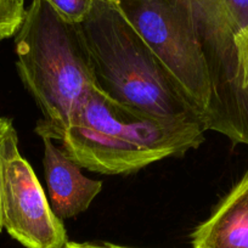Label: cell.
<instances>
[{
  "mask_svg": "<svg viewBox=\"0 0 248 248\" xmlns=\"http://www.w3.org/2000/svg\"><path fill=\"white\" fill-rule=\"evenodd\" d=\"M204 129L154 118L134 111L95 87L73 112L67 125L51 137L68 158L107 175L130 174L204 141Z\"/></svg>",
  "mask_w": 248,
  "mask_h": 248,
  "instance_id": "1",
  "label": "cell"
},
{
  "mask_svg": "<svg viewBox=\"0 0 248 248\" xmlns=\"http://www.w3.org/2000/svg\"><path fill=\"white\" fill-rule=\"evenodd\" d=\"M79 27L105 94L146 116L204 128L201 114L116 0H94Z\"/></svg>",
  "mask_w": 248,
  "mask_h": 248,
  "instance_id": "2",
  "label": "cell"
},
{
  "mask_svg": "<svg viewBox=\"0 0 248 248\" xmlns=\"http://www.w3.org/2000/svg\"><path fill=\"white\" fill-rule=\"evenodd\" d=\"M15 51L21 80L44 114L35 132L51 139L97 87L79 23L62 17L46 0H32L15 34Z\"/></svg>",
  "mask_w": 248,
  "mask_h": 248,
  "instance_id": "3",
  "label": "cell"
},
{
  "mask_svg": "<svg viewBox=\"0 0 248 248\" xmlns=\"http://www.w3.org/2000/svg\"><path fill=\"white\" fill-rule=\"evenodd\" d=\"M211 78L207 130L235 141L248 135V99L241 89L235 38L248 28V0H184Z\"/></svg>",
  "mask_w": 248,
  "mask_h": 248,
  "instance_id": "4",
  "label": "cell"
},
{
  "mask_svg": "<svg viewBox=\"0 0 248 248\" xmlns=\"http://www.w3.org/2000/svg\"><path fill=\"white\" fill-rule=\"evenodd\" d=\"M183 89L207 130L212 101L211 78L184 0H116Z\"/></svg>",
  "mask_w": 248,
  "mask_h": 248,
  "instance_id": "5",
  "label": "cell"
},
{
  "mask_svg": "<svg viewBox=\"0 0 248 248\" xmlns=\"http://www.w3.org/2000/svg\"><path fill=\"white\" fill-rule=\"evenodd\" d=\"M3 228L26 248H65L67 231L46 200L34 170L18 150L15 128L1 159Z\"/></svg>",
  "mask_w": 248,
  "mask_h": 248,
  "instance_id": "6",
  "label": "cell"
},
{
  "mask_svg": "<svg viewBox=\"0 0 248 248\" xmlns=\"http://www.w3.org/2000/svg\"><path fill=\"white\" fill-rule=\"evenodd\" d=\"M44 142V173L50 206L60 219H68L83 213L90 207L102 189V181L82 173V167L68 158L63 150L55 146L52 139Z\"/></svg>",
  "mask_w": 248,
  "mask_h": 248,
  "instance_id": "7",
  "label": "cell"
},
{
  "mask_svg": "<svg viewBox=\"0 0 248 248\" xmlns=\"http://www.w3.org/2000/svg\"><path fill=\"white\" fill-rule=\"evenodd\" d=\"M194 248H248V174L192 233Z\"/></svg>",
  "mask_w": 248,
  "mask_h": 248,
  "instance_id": "8",
  "label": "cell"
},
{
  "mask_svg": "<svg viewBox=\"0 0 248 248\" xmlns=\"http://www.w3.org/2000/svg\"><path fill=\"white\" fill-rule=\"evenodd\" d=\"M26 11L25 0H0V42L17 33Z\"/></svg>",
  "mask_w": 248,
  "mask_h": 248,
  "instance_id": "9",
  "label": "cell"
},
{
  "mask_svg": "<svg viewBox=\"0 0 248 248\" xmlns=\"http://www.w3.org/2000/svg\"><path fill=\"white\" fill-rule=\"evenodd\" d=\"M63 18L73 23H80L87 18L94 0H46Z\"/></svg>",
  "mask_w": 248,
  "mask_h": 248,
  "instance_id": "10",
  "label": "cell"
},
{
  "mask_svg": "<svg viewBox=\"0 0 248 248\" xmlns=\"http://www.w3.org/2000/svg\"><path fill=\"white\" fill-rule=\"evenodd\" d=\"M235 47L241 89L248 99V28L235 38Z\"/></svg>",
  "mask_w": 248,
  "mask_h": 248,
  "instance_id": "11",
  "label": "cell"
},
{
  "mask_svg": "<svg viewBox=\"0 0 248 248\" xmlns=\"http://www.w3.org/2000/svg\"><path fill=\"white\" fill-rule=\"evenodd\" d=\"M14 129L13 121L6 117H0V233L3 231V213H1V159H3L4 144L9 133Z\"/></svg>",
  "mask_w": 248,
  "mask_h": 248,
  "instance_id": "12",
  "label": "cell"
},
{
  "mask_svg": "<svg viewBox=\"0 0 248 248\" xmlns=\"http://www.w3.org/2000/svg\"><path fill=\"white\" fill-rule=\"evenodd\" d=\"M65 248H133V247L111 245V243H102V245H97V243H89V242H67V245L65 246Z\"/></svg>",
  "mask_w": 248,
  "mask_h": 248,
  "instance_id": "13",
  "label": "cell"
}]
</instances>
